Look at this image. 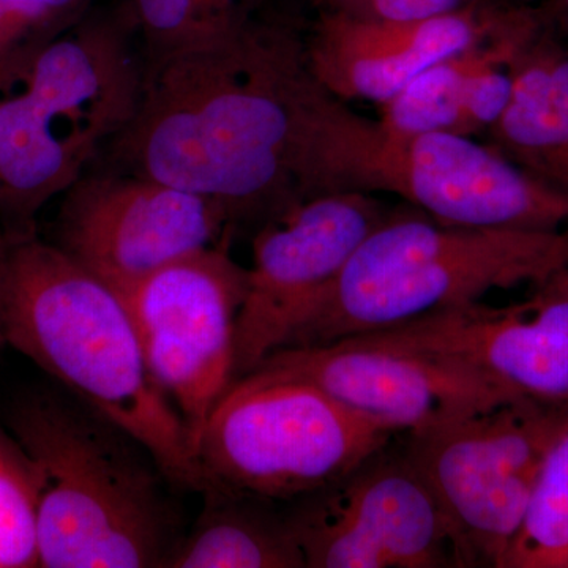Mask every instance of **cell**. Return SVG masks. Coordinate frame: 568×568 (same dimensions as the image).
<instances>
[{
	"label": "cell",
	"mask_w": 568,
	"mask_h": 568,
	"mask_svg": "<svg viewBox=\"0 0 568 568\" xmlns=\"http://www.w3.org/2000/svg\"><path fill=\"white\" fill-rule=\"evenodd\" d=\"M304 200L327 193H388L444 224L560 230L568 193L523 171L491 144L455 133L388 129L317 82L310 103Z\"/></svg>",
	"instance_id": "5b68a950"
},
{
	"label": "cell",
	"mask_w": 568,
	"mask_h": 568,
	"mask_svg": "<svg viewBox=\"0 0 568 568\" xmlns=\"http://www.w3.org/2000/svg\"><path fill=\"white\" fill-rule=\"evenodd\" d=\"M6 425L43 474L40 567H164L178 544L171 481L138 440L52 392L14 399Z\"/></svg>",
	"instance_id": "3957f363"
},
{
	"label": "cell",
	"mask_w": 568,
	"mask_h": 568,
	"mask_svg": "<svg viewBox=\"0 0 568 568\" xmlns=\"http://www.w3.org/2000/svg\"><path fill=\"white\" fill-rule=\"evenodd\" d=\"M52 17L41 0H0V70L22 52L51 39Z\"/></svg>",
	"instance_id": "7402d4cb"
},
{
	"label": "cell",
	"mask_w": 568,
	"mask_h": 568,
	"mask_svg": "<svg viewBox=\"0 0 568 568\" xmlns=\"http://www.w3.org/2000/svg\"><path fill=\"white\" fill-rule=\"evenodd\" d=\"M7 235L3 233L2 227H0V254L3 252V246H6Z\"/></svg>",
	"instance_id": "d4e9b609"
},
{
	"label": "cell",
	"mask_w": 568,
	"mask_h": 568,
	"mask_svg": "<svg viewBox=\"0 0 568 568\" xmlns=\"http://www.w3.org/2000/svg\"><path fill=\"white\" fill-rule=\"evenodd\" d=\"M324 13L355 20L406 21L439 17L487 0H315Z\"/></svg>",
	"instance_id": "44dd1931"
},
{
	"label": "cell",
	"mask_w": 568,
	"mask_h": 568,
	"mask_svg": "<svg viewBox=\"0 0 568 568\" xmlns=\"http://www.w3.org/2000/svg\"><path fill=\"white\" fill-rule=\"evenodd\" d=\"M394 211L376 194H317L260 227L235 332L233 383L282 349L358 245Z\"/></svg>",
	"instance_id": "8fae6325"
},
{
	"label": "cell",
	"mask_w": 568,
	"mask_h": 568,
	"mask_svg": "<svg viewBox=\"0 0 568 568\" xmlns=\"http://www.w3.org/2000/svg\"><path fill=\"white\" fill-rule=\"evenodd\" d=\"M41 493L39 465L0 424V568L40 567Z\"/></svg>",
	"instance_id": "ffe728a7"
},
{
	"label": "cell",
	"mask_w": 568,
	"mask_h": 568,
	"mask_svg": "<svg viewBox=\"0 0 568 568\" xmlns=\"http://www.w3.org/2000/svg\"><path fill=\"white\" fill-rule=\"evenodd\" d=\"M256 369L306 381L396 433L473 416L518 399L467 366L379 345L364 336L283 347Z\"/></svg>",
	"instance_id": "4fadbf2b"
},
{
	"label": "cell",
	"mask_w": 568,
	"mask_h": 568,
	"mask_svg": "<svg viewBox=\"0 0 568 568\" xmlns=\"http://www.w3.org/2000/svg\"><path fill=\"white\" fill-rule=\"evenodd\" d=\"M398 435L306 381L254 369L213 407L196 457L211 489L295 503L342 480Z\"/></svg>",
	"instance_id": "52a82bcc"
},
{
	"label": "cell",
	"mask_w": 568,
	"mask_h": 568,
	"mask_svg": "<svg viewBox=\"0 0 568 568\" xmlns=\"http://www.w3.org/2000/svg\"><path fill=\"white\" fill-rule=\"evenodd\" d=\"M402 435L342 480L295 500L286 517L305 568L458 567L446 511Z\"/></svg>",
	"instance_id": "30bf717a"
},
{
	"label": "cell",
	"mask_w": 568,
	"mask_h": 568,
	"mask_svg": "<svg viewBox=\"0 0 568 568\" xmlns=\"http://www.w3.org/2000/svg\"><path fill=\"white\" fill-rule=\"evenodd\" d=\"M540 10L559 36L562 33L568 37V0H547Z\"/></svg>",
	"instance_id": "603a6c76"
},
{
	"label": "cell",
	"mask_w": 568,
	"mask_h": 568,
	"mask_svg": "<svg viewBox=\"0 0 568 568\" xmlns=\"http://www.w3.org/2000/svg\"><path fill=\"white\" fill-rule=\"evenodd\" d=\"M540 9L496 39L481 41L435 63L386 103L379 104V121L406 133L458 134L459 114L467 85L481 67L497 59H511L545 26Z\"/></svg>",
	"instance_id": "ac0fdd59"
},
{
	"label": "cell",
	"mask_w": 568,
	"mask_h": 568,
	"mask_svg": "<svg viewBox=\"0 0 568 568\" xmlns=\"http://www.w3.org/2000/svg\"><path fill=\"white\" fill-rule=\"evenodd\" d=\"M316 82L304 41L237 17L153 52L136 114L104 151L114 170L211 197L231 222L263 226L304 201L302 151Z\"/></svg>",
	"instance_id": "6da1fadb"
},
{
	"label": "cell",
	"mask_w": 568,
	"mask_h": 568,
	"mask_svg": "<svg viewBox=\"0 0 568 568\" xmlns=\"http://www.w3.org/2000/svg\"><path fill=\"white\" fill-rule=\"evenodd\" d=\"M0 347H2V345H0Z\"/></svg>",
	"instance_id": "484cf974"
},
{
	"label": "cell",
	"mask_w": 568,
	"mask_h": 568,
	"mask_svg": "<svg viewBox=\"0 0 568 568\" xmlns=\"http://www.w3.org/2000/svg\"><path fill=\"white\" fill-rule=\"evenodd\" d=\"M568 407L518 398L403 433L407 457L446 511L458 567L500 568Z\"/></svg>",
	"instance_id": "ba28073f"
},
{
	"label": "cell",
	"mask_w": 568,
	"mask_h": 568,
	"mask_svg": "<svg viewBox=\"0 0 568 568\" xmlns=\"http://www.w3.org/2000/svg\"><path fill=\"white\" fill-rule=\"evenodd\" d=\"M0 345L138 440L173 487L211 489L121 294L37 234L7 235L0 254Z\"/></svg>",
	"instance_id": "7a4b0ae2"
},
{
	"label": "cell",
	"mask_w": 568,
	"mask_h": 568,
	"mask_svg": "<svg viewBox=\"0 0 568 568\" xmlns=\"http://www.w3.org/2000/svg\"><path fill=\"white\" fill-rule=\"evenodd\" d=\"M532 11L534 7L508 0H487L439 17L406 21L355 20L321 11L304 41L306 65L336 99L383 104L422 71L503 36Z\"/></svg>",
	"instance_id": "9a60e30c"
},
{
	"label": "cell",
	"mask_w": 568,
	"mask_h": 568,
	"mask_svg": "<svg viewBox=\"0 0 568 568\" xmlns=\"http://www.w3.org/2000/svg\"><path fill=\"white\" fill-rule=\"evenodd\" d=\"M144 67L111 29L51 37L0 70V227L36 234V216L126 129Z\"/></svg>",
	"instance_id": "8992f818"
},
{
	"label": "cell",
	"mask_w": 568,
	"mask_h": 568,
	"mask_svg": "<svg viewBox=\"0 0 568 568\" xmlns=\"http://www.w3.org/2000/svg\"><path fill=\"white\" fill-rule=\"evenodd\" d=\"M511 92L489 144L523 171L568 193V50L545 24L510 63Z\"/></svg>",
	"instance_id": "2e32d148"
},
{
	"label": "cell",
	"mask_w": 568,
	"mask_h": 568,
	"mask_svg": "<svg viewBox=\"0 0 568 568\" xmlns=\"http://www.w3.org/2000/svg\"><path fill=\"white\" fill-rule=\"evenodd\" d=\"M231 216L211 197L108 170L84 173L63 193L54 242L118 293L230 234Z\"/></svg>",
	"instance_id": "7c38bea8"
},
{
	"label": "cell",
	"mask_w": 568,
	"mask_h": 568,
	"mask_svg": "<svg viewBox=\"0 0 568 568\" xmlns=\"http://www.w3.org/2000/svg\"><path fill=\"white\" fill-rule=\"evenodd\" d=\"M203 514L178 540L164 567L305 568L286 514L272 503L205 489Z\"/></svg>",
	"instance_id": "e0dca14e"
},
{
	"label": "cell",
	"mask_w": 568,
	"mask_h": 568,
	"mask_svg": "<svg viewBox=\"0 0 568 568\" xmlns=\"http://www.w3.org/2000/svg\"><path fill=\"white\" fill-rule=\"evenodd\" d=\"M357 336L467 366L515 398L568 407V275L521 304L466 302Z\"/></svg>",
	"instance_id": "5bb4252c"
},
{
	"label": "cell",
	"mask_w": 568,
	"mask_h": 568,
	"mask_svg": "<svg viewBox=\"0 0 568 568\" xmlns=\"http://www.w3.org/2000/svg\"><path fill=\"white\" fill-rule=\"evenodd\" d=\"M567 275L568 226H457L410 205L395 209L358 245L283 347L387 331L447 306L480 301L489 291L521 284L540 290Z\"/></svg>",
	"instance_id": "277c9868"
},
{
	"label": "cell",
	"mask_w": 568,
	"mask_h": 568,
	"mask_svg": "<svg viewBox=\"0 0 568 568\" xmlns=\"http://www.w3.org/2000/svg\"><path fill=\"white\" fill-rule=\"evenodd\" d=\"M41 2L50 11L52 20H55V18L63 17L65 11L73 9L78 0H41Z\"/></svg>",
	"instance_id": "cb8c5ba5"
},
{
	"label": "cell",
	"mask_w": 568,
	"mask_h": 568,
	"mask_svg": "<svg viewBox=\"0 0 568 568\" xmlns=\"http://www.w3.org/2000/svg\"><path fill=\"white\" fill-rule=\"evenodd\" d=\"M500 568H568V422L541 465Z\"/></svg>",
	"instance_id": "d6986e66"
},
{
	"label": "cell",
	"mask_w": 568,
	"mask_h": 568,
	"mask_svg": "<svg viewBox=\"0 0 568 568\" xmlns=\"http://www.w3.org/2000/svg\"><path fill=\"white\" fill-rule=\"evenodd\" d=\"M227 237L164 265L121 297L140 336L149 372L193 439L234 381L235 332L248 268Z\"/></svg>",
	"instance_id": "9c48e42d"
}]
</instances>
